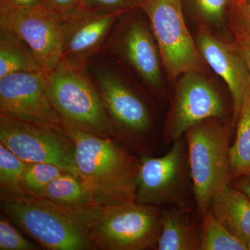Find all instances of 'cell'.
<instances>
[{"label": "cell", "mask_w": 250, "mask_h": 250, "mask_svg": "<svg viewBox=\"0 0 250 250\" xmlns=\"http://www.w3.org/2000/svg\"><path fill=\"white\" fill-rule=\"evenodd\" d=\"M62 124L75 146L79 179L94 205L111 206L134 202L140 160L112 138Z\"/></svg>", "instance_id": "1"}, {"label": "cell", "mask_w": 250, "mask_h": 250, "mask_svg": "<svg viewBox=\"0 0 250 250\" xmlns=\"http://www.w3.org/2000/svg\"><path fill=\"white\" fill-rule=\"evenodd\" d=\"M95 250L156 249L162 208L136 201L72 208Z\"/></svg>", "instance_id": "2"}, {"label": "cell", "mask_w": 250, "mask_h": 250, "mask_svg": "<svg viewBox=\"0 0 250 250\" xmlns=\"http://www.w3.org/2000/svg\"><path fill=\"white\" fill-rule=\"evenodd\" d=\"M1 208L18 228L43 249L95 250L72 208L29 195H1Z\"/></svg>", "instance_id": "3"}, {"label": "cell", "mask_w": 250, "mask_h": 250, "mask_svg": "<svg viewBox=\"0 0 250 250\" xmlns=\"http://www.w3.org/2000/svg\"><path fill=\"white\" fill-rule=\"evenodd\" d=\"M45 75L49 100L62 123L103 137L115 136L116 128L86 68L61 60Z\"/></svg>", "instance_id": "4"}, {"label": "cell", "mask_w": 250, "mask_h": 250, "mask_svg": "<svg viewBox=\"0 0 250 250\" xmlns=\"http://www.w3.org/2000/svg\"><path fill=\"white\" fill-rule=\"evenodd\" d=\"M184 136L192 192L202 218L213 197L231 184L228 131L219 118H210L192 126Z\"/></svg>", "instance_id": "5"}, {"label": "cell", "mask_w": 250, "mask_h": 250, "mask_svg": "<svg viewBox=\"0 0 250 250\" xmlns=\"http://www.w3.org/2000/svg\"><path fill=\"white\" fill-rule=\"evenodd\" d=\"M156 41L170 80L207 67L184 19L182 0H144L141 8Z\"/></svg>", "instance_id": "6"}, {"label": "cell", "mask_w": 250, "mask_h": 250, "mask_svg": "<svg viewBox=\"0 0 250 250\" xmlns=\"http://www.w3.org/2000/svg\"><path fill=\"white\" fill-rule=\"evenodd\" d=\"M0 143L24 162L54 164L79 178L75 146L66 133L0 115Z\"/></svg>", "instance_id": "7"}, {"label": "cell", "mask_w": 250, "mask_h": 250, "mask_svg": "<svg viewBox=\"0 0 250 250\" xmlns=\"http://www.w3.org/2000/svg\"><path fill=\"white\" fill-rule=\"evenodd\" d=\"M189 166L187 142L180 138L159 157L143 156L136 186V201L162 207L184 205Z\"/></svg>", "instance_id": "8"}, {"label": "cell", "mask_w": 250, "mask_h": 250, "mask_svg": "<svg viewBox=\"0 0 250 250\" xmlns=\"http://www.w3.org/2000/svg\"><path fill=\"white\" fill-rule=\"evenodd\" d=\"M0 115L65 133L47 94L45 72H18L0 78Z\"/></svg>", "instance_id": "9"}, {"label": "cell", "mask_w": 250, "mask_h": 250, "mask_svg": "<svg viewBox=\"0 0 250 250\" xmlns=\"http://www.w3.org/2000/svg\"><path fill=\"white\" fill-rule=\"evenodd\" d=\"M0 25L9 28L30 47L45 72L62 60L63 20L43 5L18 9L0 3Z\"/></svg>", "instance_id": "10"}, {"label": "cell", "mask_w": 250, "mask_h": 250, "mask_svg": "<svg viewBox=\"0 0 250 250\" xmlns=\"http://www.w3.org/2000/svg\"><path fill=\"white\" fill-rule=\"evenodd\" d=\"M141 9L122 14L112 31L108 45L150 88L162 84V59L150 26L139 14Z\"/></svg>", "instance_id": "11"}, {"label": "cell", "mask_w": 250, "mask_h": 250, "mask_svg": "<svg viewBox=\"0 0 250 250\" xmlns=\"http://www.w3.org/2000/svg\"><path fill=\"white\" fill-rule=\"evenodd\" d=\"M203 73L189 72L181 75L167 121V142L183 137L188 130L202 121L220 119L225 115L221 95Z\"/></svg>", "instance_id": "12"}, {"label": "cell", "mask_w": 250, "mask_h": 250, "mask_svg": "<svg viewBox=\"0 0 250 250\" xmlns=\"http://www.w3.org/2000/svg\"><path fill=\"white\" fill-rule=\"evenodd\" d=\"M90 72L116 129L132 136L147 134L152 126V119L141 97L106 65L91 64Z\"/></svg>", "instance_id": "13"}, {"label": "cell", "mask_w": 250, "mask_h": 250, "mask_svg": "<svg viewBox=\"0 0 250 250\" xmlns=\"http://www.w3.org/2000/svg\"><path fill=\"white\" fill-rule=\"evenodd\" d=\"M121 13L78 9L63 21L62 60L86 68L92 56L109 39Z\"/></svg>", "instance_id": "14"}, {"label": "cell", "mask_w": 250, "mask_h": 250, "mask_svg": "<svg viewBox=\"0 0 250 250\" xmlns=\"http://www.w3.org/2000/svg\"><path fill=\"white\" fill-rule=\"evenodd\" d=\"M195 41L207 65L228 85L232 98L233 119L236 123L250 87V73L246 61L234 42H225L204 26L197 31Z\"/></svg>", "instance_id": "15"}, {"label": "cell", "mask_w": 250, "mask_h": 250, "mask_svg": "<svg viewBox=\"0 0 250 250\" xmlns=\"http://www.w3.org/2000/svg\"><path fill=\"white\" fill-rule=\"evenodd\" d=\"M184 205L162 209L159 250H200L202 226L199 227Z\"/></svg>", "instance_id": "16"}, {"label": "cell", "mask_w": 250, "mask_h": 250, "mask_svg": "<svg viewBox=\"0 0 250 250\" xmlns=\"http://www.w3.org/2000/svg\"><path fill=\"white\" fill-rule=\"evenodd\" d=\"M209 210L234 236L250 241V199L234 186L220 190L210 202Z\"/></svg>", "instance_id": "17"}, {"label": "cell", "mask_w": 250, "mask_h": 250, "mask_svg": "<svg viewBox=\"0 0 250 250\" xmlns=\"http://www.w3.org/2000/svg\"><path fill=\"white\" fill-rule=\"evenodd\" d=\"M41 71L45 70L30 47L9 28L0 25V78Z\"/></svg>", "instance_id": "18"}, {"label": "cell", "mask_w": 250, "mask_h": 250, "mask_svg": "<svg viewBox=\"0 0 250 250\" xmlns=\"http://www.w3.org/2000/svg\"><path fill=\"white\" fill-rule=\"evenodd\" d=\"M236 138L230 147L231 181L250 173V87L236 121Z\"/></svg>", "instance_id": "19"}, {"label": "cell", "mask_w": 250, "mask_h": 250, "mask_svg": "<svg viewBox=\"0 0 250 250\" xmlns=\"http://www.w3.org/2000/svg\"><path fill=\"white\" fill-rule=\"evenodd\" d=\"M39 197L67 208L95 206L80 179L67 172L51 182Z\"/></svg>", "instance_id": "20"}, {"label": "cell", "mask_w": 250, "mask_h": 250, "mask_svg": "<svg viewBox=\"0 0 250 250\" xmlns=\"http://www.w3.org/2000/svg\"><path fill=\"white\" fill-rule=\"evenodd\" d=\"M202 219L200 250H248L246 243L230 232L210 210Z\"/></svg>", "instance_id": "21"}, {"label": "cell", "mask_w": 250, "mask_h": 250, "mask_svg": "<svg viewBox=\"0 0 250 250\" xmlns=\"http://www.w3.org/2000/svg\"><path fill=\"white\" fill-rule=\"evenodd\" d=\"M26 162L0 143V190L1 195H27L22 186V176Z\"/></svg>", "instance_id": "22"}, {"label": "cell", "mask_w": 250, "mask_h": 250, "mask_svg": "<svg viewBox=\"0 0 250 250\" xmlns=\"http://www.w3.org/2000/svg\"><path fill=\"white\" fill-rule=\"evenodd\" d=\"M65 171L47 163H26L22 176V186L27 195L39 197L54 179Z\"/></svg>", "instance_id": "23"}, {"label": "cell", "mask_w": 250, "mask_h": 250, "mask_svg": "<svg viewBox=\"0 0 250 250\" xmlns=\"http://www.w3.org/2000/svg\"><path fill=\"white\" fill-rule=\"evenodd\" d=\"M192 14L204 27L220 28L225 24L231 0H187Z\"/></svg>", "instance_id": "24"}, {"label": "cell", "mask_w": 250, "mask_h": 250, "mask_svg": "<svg viewBox=\"0 0 250 250\" xmlns=\"http://www.w3.org/2000/svg\"><path fill=\"white\" fill-rule=\"evenodd\" d=\"M39 247L23 236L4 217L0 219V250H37Z\"/></svg>", "instance_id": "25"}, {"label": "cell", "mask_w": 250, "mask_h": 250, "mask_svg": "<svg viewBox=\"0 0 250 250\" xmlns=\"http://www.w3.org/2000/svg\"><path fill=\"white\" fill-rule=\"evenodd\" d=\"M143 1L144 0H81L79 9L125 14L141 9Z\"/></svg>", "instance_id": "26"}, {"label": "cell", "mask_w": 250, "mask_h": 250, "mask_svg": "<svg viewBox=\"0 0 250 250\" xmlns=\"http://www.w3.org/2000/svg\"><path fill=\"white\" fill-rule=\"evenodd\" d=\"M80 1L81 0H43L42 5L65 21L78 10Z\"/></svg>", "instance_id": "27"}, {"label": "cell", "mask_w": 250, "mask_h": 250, "mask_svg": "<svg viewBox=\"0 0 250 250\" xmlns=\"http://www.w3.org/2000/svg\"><path fill=\"white\" fill-rule=\"evenodd\" d=\"M231 30L233 32V42L246 61L250 77V34L232 22Z\"/></svg>", "instance_id": "28"}, {"label": "cell", "mask_w": 250, "mask_h": 250, "mask_svg": "<svg viewBox=\"0 0 250 250\" xmlns=\"http://www.w3.org/2000/svg\"><path fill=\"white\" fill-rule=\"evenodd\" d=\"M232 21L237 25L250 34V4L243 1L231 6Z\"/></svg>", "instance_id": "29"}, {"label": "cell", "mask_w": 250, "mask_h": 250, "mask_svg": "<svg viewBox=\"0 0 250 250\" xmlns=\"http://www.w3.org/2000/svg\"><path fill=\"white\" fill-rule=\"evenodd\" d=\"M0 3L18 9H31L42 5L43 0H0Z\"/></svg>", "instance_id": "30"}, {"label": "cell", "mask_w": 250, "mask_h": 250, "mask_svg": "<svg viewBox=\"0 0 250 250\" xmlns=\"http://www.w3.org/2000/svg\"><path fill=\"white\" fill-rule=\"evenodd\" d=\"M233 186L246 193L250 199V173L233 181Z\"/></svg>", "instance_id": "31"}, {"label": "cell", "mask_w": 250, "mask_h": 250, "mask_svg": "<svg viewBox=\"0 0 250 250\" xmlns=\"http://www.w3.org/2000/svg\"><path fill=\"white\" fill-rule=\"evenodd\" d=\"M246 1L245 0H231V5L240 4V3Z\"/></svg>", "instance_id": "32"}, {"label": "cell", "mask_w": 250, "mask_h": 250, "mask_svg": "<svg viewBox=\"0 0 250 250\" xmlns=\"http://www.w3.org/2000/svg\"><path fill=\"white\" fill-rule=\"evenodd\" d=\"M246 245L248 250H250V241L247 242Z\"/></svg>", "instance_id": "33"}, {"label": "cell", "mask_w": 250, "mask_h": 250, "mask_svg": "<svg viewBox=\"0 0 250 250\" xmlns=\"http://www.w3.org/2000/svg\"><path fill=\"white\" fill-rule=\"evenodd\" d=\"M245 1H246V2L249 3V4H250V0H245Z\"/></svg>", "instance_id": "34"}]
</instances>
